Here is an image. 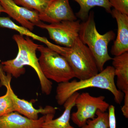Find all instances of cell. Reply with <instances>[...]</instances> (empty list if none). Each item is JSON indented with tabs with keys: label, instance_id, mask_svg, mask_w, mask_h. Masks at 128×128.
Here are the masks:
<instances>
[{
	"label": "cell",
	"instance_id": "cell-5",
	"mask_svg": "<svg viewBox=\"0 0 128 128\" xmlns=\"http://www.w3.org/2000/svg\"><path fill=\"white\" fill-rule=\"evenodd\" d=\"M38 50L40 66L44 76L58 83L68 82L74 78L73 70L66 59L57 52L40 45Z\"/></svg>",
	"mask_w": 128,
	"mask_h": 128
},
{
	"label": "cell",
	"instance_id": "cell-15",
	"mask_svg": "<svg viewBox=\"0 0 128 128\" xmlns=\"http://www.w3.org/2000/svg\"><path fill=\"white\" fill-rule=\"evenodd\" d=\"M80 5V10L76 14V17L82 22L86 21L89 16L90 10L95 6H99L105 9L108 13H111L112 7L108 0H74Z\"/></svg>",
	"mask_w": 128,
	"mask_h": 128
},
{
	"label": "cell",
	"instance_id": "cell-17",
	"mask_svg": "<svg viewBox=\"0 0 128 128\" xmlns=\"http://www.w3.org/2000/svg\"><path fill=\"white\" fill-rule=\"evenodd\" d=\"M17 4L39 13L43 12L51 0H13Z\"/></svg>",
	"mask_w": 128,
	"mask_h": 128
},
{
	"label": "cell",
	"instance_id": "cell-11",
	"mask_svg": "<svg viewBox=\"0 0 128 128\" xmlns=\"http://www.w3.org/2000/svg\"><path fill=\"white\" fill-rule=\"evenodd\" d=\"M54 114H49L36 120L22 116L17 112H13L0 117V128H42L47 120L53 118Z\"/></svg>",
	"mask_w": 128,
	"mask_h": 128
},
{
	"label": "cell",
	"instance_id": "cell-13",
	"mask_svg": "<svg viewBox=\"0 0 128 128\" xmlns=\"http://www.w3.org/2000/svg\"><path fill=\"white\" fill-rule=\"evenodd\" d=\"M116 87L124 93L128 92V52L112 58Z\"/></svg>",
	"mask_w": 128,
	"mask_h": 128
},
{
	"label": "cell",
	"instance_id": "cell-19",
	"mask_svg": "<svg viewBox=\"0 0 128 128\" xmlns=\"http://www.w3.org/2000/svg\"><path fill=\"white\" fill-rule=\"evenodd\" d=\"M14 112L13 102L9 92L6 90L4 95L0 96V117Z\"/></svg>",
	"mask_w": 128,
	"mask_h": 128
},
{
	"label": "cell",
	"instance_id": "cell-20",
	"mask_svg": "<svg viewBox=\"0 0 128 128\" xmlns=\"http://www.w3.org/2000/svg\"><path fill=\"white\" fill-rule=\"evenodd\" d=\"M112 7L122 14L128 16V0H108Z\"/></svg>",
	"mask_w": 128,
	"mask_h": 128
},
{
	"label": "cell",
	"instance_id": "cell-4",
	"mask_svg": "<svg viewBox=\"0 0 128 128\" xmlns=\"http://www.w3.org/2000/svg\"><path fill=\"white\" fill-rule=\"evenodd\" d=\"M54 50L66 59L73 70L75 77L80 80H86L99 73L94 56L79 37L71 47L56 45Z\"/></svg>",
	"mask_w": 128,
	"mask_h": 128
},
{
	"label": "cell",
	"instance_id": "cell-8",
	"mask_svg": "<svg viewBox=\"0 0 128 128\" xmlns=\"http://www.w3.org/2000/svg\"><path fill=\"white\" fill-rule=\"evenodd\" d=\"M12 76L6 73L0 65V86H4L6 90L9 92L14 105L15 112L24 115L28 118L33 120L38 119V114L44 115L49 114H55L56 109L50 106H47L45 108H40L38 109L34 108L32 102L18 98L14 93L11 86Z\"/></svg>",
	"mask_w": 128,
	"mask_h": 128
},
{
	"label": "cell",
	"instance_id": "cell-7",
	"mask_svg": "<svg viewBox=\"0 0 128 128\" xmlns=\"http://www.w3.org/2000/svg\"><path fill=\"white\" fill-rule=\"evenodd\" d=\"M80 20H66L46 24L43 22L38 27L47 30L50 39L64 47H70L79 37Z\"/></svg>",
	"mask_w": 128,
	"mask_h": 128
},
{
	"label": "cell",
	"instance_id": "cell-23",
	"mask_svg": "<svg viewBox=\"0 0 128 128\" xmlns=\"http://www.w3.org/2000/svg\"><path fill=\"white\" fill-rule=\"evenodd\" d=\"M2 12H5V10L2 6L1 4L0 3V14Z\"/></svg>",
	"mask_w": 128,
	"mask_h": 128
},
{
	"label": "cell",
	"instance_id": "cell-24",
	"mask_svg": "<svg viewBox=\"0 0 128 128\" xmlns=\"http://www.w3.org/2000/svg\"></svg>",
	"mask_w": 128,
	"mask_h": 128
},
{
	"label": "cell",
	"instance_id": "cell-2",
	"mask_svg": "<svg viewBox=\"0 0 128 128\" xmlns=\"http://www.w3.org/2000/svg\"><path fill=\"white\" fill-rule=\"evenodd\" d=\"M114 69L112 66H107L102 71L91 78L77 81L58 83L56 90V99L60 105H64L72 94L80 90L89 88H96L108 90L112 92L117 104H120L124 100V94L117 88L114 82Z\"/></svg>",
	"mask_w": 128,
	"mask_h": 128
},
{
	"label": "cell",
	"instance_id": "cell-6",
	"mask_svg": "<svg viewBox=\"0 0 128 128\" xmlns=\"http://www.w3.org/2000/svg\"><path fill=\"white\" fill-rule=\"evenodd\" d=\"M104 96H94L88 92L79 94L75 100L77 110L72 114L71 120L79 128L86 125L87 120L96 117L97 110L105 112L108 109L109 104L105 100Z\"/></svg>",
	"mask_w": 128,
	"mask_h": 128
},
{
	"label": "cell",
	"instance_id": "cell-21",
	"mask_svg": "<svg viewBox=\"0 0 128 128\" xmlns=\"http://www.w3.org/2000/svg\"><path fill=\"white\" fill-rule=\"evenodd\" d=\"M108 120L109 128H116V121L115 114V108L113 105L108 108Z\"/></svg>",
	"mask_w": 128,
	"mask_h": 128
},
{
	"label": "cell",
	"instance_id": "cell-10",
	"mask_svg": "<svg viewBox=\"0 0 128 128\" xmlns=\"http://www.w3.org/2000/svg\"><path fill=\"white\" fill-rule=\"evenodd\" d=\"M39 16L42 22L50 24L77 19L69 0H51L45 10L39 14Z\"/></svg>",
	"mask_w": 128,
	"mask_h": 128
},
{
	"label": "cell",
	"instance_id": "cell-1",
	"mask_svg": "<svg viewBox=\"0 0 128 128\" xmlns=\"http://www.w3.org/2000/svg\"><path fill=\"white\" fill-rule=\"evenodd\" d=\"M12 38L17 45L18 53L15 58L2 62V70L5 73L18 78L25 73V66H31L38 75L42 92L49 95L52 91L53 84L43 74L36 54L40 45L35 43L29 37L24 38L20 34H14Z\"/></svg>",
	"mask_w": 128,
	"mask_h": 128
},
{
	"label": "cell",
	"instance_id": "cell-3",
	"mask_svg": "<svg viewBox=\"0 0 128 128\" xmlns=\"http://www.w3.org/2000/svg\"><path fill=\"white\" fill-rule=\"evenodd\" d=\"M115 34L112 30L104 34L98 32L94 20V13L90 12L88 18L81 22L79 38L88 46L93 55L99 72L104 69V65L112 58L108 54V46L115 38Z\"/></svg>",
	"mask_w": 128,
	"mask_h": 128
},
{
	"label": "cell",
	"instance_id": "cell-12",
	"mask_svg": "<svg viewBox=\"0 0 128 128\" xmlns=\"http://www.w3.org/2000/svg\"><path fill=\"white\" fill-rule=\"evenodd\" d=\"M110 14L115 18L118 25L116 38L112 46L111 53L114 56L128 52V16L113 9Z\"/></svg>",
	"mask_w": 128,
	"mask_h": 128
},
{
	"label": "cell",
	"instance_id": "cell-14",
	"mask_svg": "<svg viewBox=\"0 0 128 128\" xmlns=\"http://www.w3.org/2000/svg\"><path fill=\"white\" fill-rule=\"evenodd\" d=\"M80 93L76 92L70 97L64 104V111L63 114L56 119L47 120L42 128H73L70 124L72 109L75 105V100Z\"/></svg>",
	"mask_w": 128,
	"mask_h": 128
},
{
	"label": "cell",
	"instance_id": "cell-22",
	"mask_svg": "<svg viewBox=\"0 0 128 128\" xmlns=\"http://www.w3.org/2000/svg\"><path fill=\"white\" fill-rule=\"evenodd\" d=\"M124 105L121 108V111L124 116L128 118V92L124 93Z\"/></svg>",
	"mask_w": 128,
	"mask_h": 128
},
{
	"label": "cell",
	"instance_id": "cell-9",
	"mask_svg": "<svg viewBox=\"0 0 128 128\" xmlns=\"http://www.w3.org/2000/svg\"><path fill=\"white\" fill-rule=\"evenodd\" d=\"M0 3L5 13L30 31L33 30L34 26L38 27L43 23L40 19L39 13L36 11L18 6L13 0H0Z\"/></svg>",
	"mask_w": 128,
	"mask_h": 128
},
{
	"label": "cell",
	"instance_id": "cell-16",
	"mask_svg": "<svg viewBox=\"0 0 128 128\" xmlns=\"http://www.w3.org/2000/svg\"><path fill=\"white\" fill-rule=\"evenodd\" d=\"M0 26L16 30L21 35H25L29 38L30 37L33 39L43 43L48 48H50L52 44V43L49 41L46 38L37 35L28 28L17 25L9 17H0Z\"/></svg>",
	"mask_w": 128,
	"mask_h": 128
},
{
	"label": "cell",
	"instance_id": "cell-18",
	"mask_svg": "<svg viewBox=\"0 0 128 128\" xmlns=\"http://www.w3.org/2000/svg\"><path fill=\"white\" fill-rule=\"evenodd\" d=\"M96 116L92 119L87 120L86 124L81 128H108V113L98 110Z\"/></svg>",
	"mask_w": 128,
	"mask_h": 128
}]
</instances>
